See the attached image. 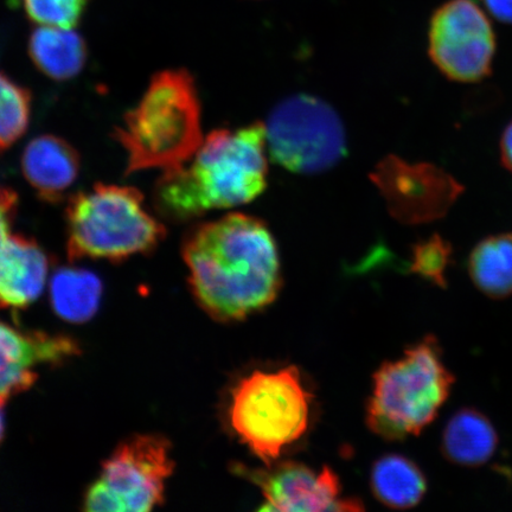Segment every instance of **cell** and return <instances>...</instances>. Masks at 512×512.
<instances>
[{
    "mask_svg": "<svg viewBox=\"0 0 512 512\" xmlns=\"http://www.w3.org/2000/svg\"><path fill=\"white\" fill-rule=\"evenodd\" d=\"M192 293L220 322L266 309L281 286L277 243L265 222L233 213L201 224L184 241Z\"/></svg>",
    "mask_w": 512,
    "mask_h": 512,
    "instance_id": "1",
    "label": "cell"
},
{
    "mask_svg": "<svg viewBox=\"0 0 512 512\" xmlns=\"http://www.w3.org/2000/svg\"><path fill=\"white\" fill-rule=\"evenodd\" d=\"M499 156L505 170L512 174V120L504 128L501 142H499Z\"/></svg>",
    "mask_w": 512,
    "mask_h": 512,
    "instance_id": "26",
    "label": "cell"
},
{
    "mask_svg": "<svg viewBox=\"0 0 512 512\" xmlns=\"http://www.w3.org/2000/svg\"><path fill=\"white\" fill-rule=\"evenodd\" d=\"M114 137L127 152L126 174L169 171L187 164L204 140L200 99L187 70H164L153 76Z\"/></svg>",
    "mask_w": 512,
    "mask_h": 512,
    "instance_id": "3",
    "label": "cell"
},
{
    "mask_svg": "<svg viewBox=\"0 0 512 512\" xmlns=\"http://www.w3.org/2000/svg\"><path fill=\"white\" fill-rule=\"evenodd\" d=\"M266 144L275 163L288 171L315 175L330 170L347 153L341 118L316 96H290L273 108Z\"/></svg>",
    "mask_w": 512,
    "mask_h": 512,
    "instance_id": "7",
    "label": "cell"
},
{
    "mask_svg": "<svg viewBox=\"0 0 512 512\" xmlns=\"http://www.w3.org/2000/svg\"><path fill=\"white\" fill-rule=\"evenodd\" d=\"M31 95L0 72V152L15 145L28 130Z\"/></svg>",
    "mask_w": 512,
    "mask_h": 512,
    "instance_id": "20",
    "label": "cell"
},
{
    "mask_svg": "<svg viewBox=\"0 0 512 512\" xmlns=\"http://www.w3.org/2000/svg\"><path fill=\"white\" fill-rule=\"evenodd\" d=\"M78 351L68 337L23 334L0 320V400L6 402L36 382L35 364L61 362Z\"/></svg>",
    "mask_w": 512,
    "mask_h": 512,
    "instance_id": "12",
    "label": "cell"
},
{
    "mask_svg": "<svg viewBox=\"0 0 512 512\" xmlns=\"http://www.w3.org/2000/svg\"><path fill=\"white\" fill-rule=\"evenodd\" d=\"M370 483L376 498L393 509L415 507L427 491L424 472L413 460L400 454H388L377 460Z\"/></svg>",
    "mask_w": 512,
    "mask_h": 512,
    "instance_id": "17",
    "label": "cell"
},
{
    "mask_svg": "<svg viewBox=\"0 0 512 512\" xmlns=\"http://www.w3.org/2000/svg\"><path fill=\"white\" fill-rule=\"evenodd\" d=\"M496 50L495 30L475 0H450L434 12L428 54L448 80L477 83L489 78Z\"/></svg>",
    "mask_w": 512,
    "mask_h": 512,
    "instance_id": "8",
    "label": "cell"
},
{
    "mask_svg": "<svg viewBox=\"0 0 512 512\" xmlns=\"http://www.w3.org/2000/svg\"><path fill=\"white\" fill-rule=\"evenodd\" d=\"M88 512H123V501L101 478L89 488L85 499Z\"/></svg>",
    "mask_w": 512,
    "mask_h": 512,
    "instance_id": "23",
    "label": "cell"
},
{
    "mask_svg": "<svg viewBox=\"0 0 512 512\" xmlns=\"http://www.w3.org/2000/svg\"><path fill=\"white\" fill-rule=\"evenodd\" d=\"M498 434L482 412L460 409L445 428L441 450L448 462L466 467L482 466L494 456Z\"/></svg>",
    "mask_w": 512,
    "mask_h": 512,
    "instance_id": "15",
    "label": "cell"
},
{
    "mask_svg": "<svg viewBox=\"0 0 512 512\" xmlns=\"http://www.w3.org/2000/svg\"><path fill=\"white\" fill-rule=\"evenodd\" d=\"M17 208V195L0 185V241L10 234L11 222Z\"/></svg>",
    "mask_w": 512,
    "mask_h": 512,
    "instance_id": "24",
    "label": "cell"
},
{
    "mask_svg": "<svg viewBox=\"0 0 512 512\" xmlns=\"http://www.w3.org/2000/svg\"><path fill=\"white\" fill-rule=\"evenodd\" d=\"M452 246L439 235L418 243L413 249L412 271L435 286H447L446 273L452 264Z\"/></svg>",
    "mask_w": 512,
    "mask_h": 512,
    "instance_id": "22",
    "label": "cell"
},
{
    "mask_svg": "<svg viewBox=\"0 0 512 512\" xmlns=\"http://www.w3.org/2000/svg\"><path fill=\"white\" fill-rule=\"evenodd\" d=\"M266 151L265 124L211 132L187 164L164 171L155 189L158 213L184 222L254 201L267 185Z\"/></svg>",
    "mask_w": 512,
    "mask_h": 512,
    "instance_id": "2",
    "label": "cell"
},
{
    "mask_svg": "<svg viewBox=\"0 0 512 512\" xmlns=\"http://www.w3.org/2000/svg\"><path fill=\"white\" fill-rule=\"evenodd\" d=\"M81 160L74 147L51 134L32 139L22 156L23 175L41 200L57 203L79 176Z\"/></svg>",
    "mask_w": 512,
    "mask_h": 512,
    "instance_id": "14",
    "label": "cell"
},
{
    "mask_svg": "<svg viewBox=\"0 0 512 512\" xmlns=\"http://www.w3.org/2000/svg\"><path fill=\"white\" fill-rule=\"evenodd\" d=\"M483 3L497 21L512 24V0H483Z\"/></svg>",
    "mask_w": 512,
    "mask_h": 512,
    "instance_id": "25",
    "label": "cell"
},
{
    "mask_svg": "<svg viewBox=\"0 0 512 512\" xmlns=\"http://www.w3.org/2000/svg\"><path fill=\"white\" fill-rule=\"evenodd\" d=\"M4 401L0 400V441L3 439L4 435V413H3V407H4Z\"/></svg>",
    "mask_w": 512,
    "mask_h": 512,
    "instance_id": "27",
    "label": "cell"
},
{
    "mask_svg": "<svg viewBox=\"0 0 512 512\" xmlns=\"http://www.w3.org/2000/svg\"><path fill=\"white\" fill-rule=\"evenodd\" d=\"M236 473L258 484L265 498L261 510L279 512L360 511L356 499L342 498L338 477L329 467L322 471L287 462L266 470L236 466Z\"/></svg>",
    "mask_w": 512,
    "mask_h": 512,
    "instance_id": "10",
    "label": "cell"
},
{
    "mask_svg": "<svg viewBox=\"0 0 512 512\" xmlns=\"http://www.w3.org/2000/svg\"><path fill=\"white\" fill-rule=\"evenodd\" d=\"M29 55L48 78L67 81L85 67L88 49L83 37L73 29L41 27L32 31Z\"/></svg>",
    "mask_w": 512,
    "mask_h": 512,
    "instance_id": "16",
    "label": "cell"
},
{
    "mask_svg": "<svg viewBox=\"0 0 512 512\" xmlns=\"http://www.w3.org/2000/svg\"><path fill=\"white\" fill-rule=\"evenodd\" d=\"M48 260L34 240L9 234L0 241V309H23L41 296Z\"/></svg>",
    "mask_w": 512,
    "mask_h": 512,
    "instance_id": "13",
    "label": "cell"
},
{
    "mask_svg": "<svg viewBox=\"0 0 512 512\" xmlns=\"http://www.w3.org/2000/svg\"><path fill=\"white\" fill-rule=\"evenodd\" d=\"M311 395L296 367L256 370L232 392L229 424L267 465L303 438L310 422Z\"/></svg>",
    "mask_w": 512,
    "mask_h": 512,
    "instance_id": "6",
    "label": "cell"
},
{
    "mask_svg": "<svg viewBox=\"0 0 512 512\" xmlns=\"http://www.w3.org/2000/svg\"><path fill=\"white\" fill-rule=\"evenodd\" d=\"M467 270L486 296L504 299L512 294V233L490 235L472 249Z\"/></svg>",
    "mask_w": 512,
    "mask_h": 512,
    "instance_id": "18",
    "label": "cell"
},
{
    "mask_svg": "<svg viewBox=\"0 0 512 512\" xmlns=\"http://www.w3.org/2000/svg\"><path fill=\"white\" fill-rule=\"evenodd\" d=\"M174 467L168 440L138 435L124 441L106 460L101 479L120 497L126 511L147 512L163 503L166 479Z\"/></svg>",
    "mask_w": 512,
    "mask_h": 512,
    "instance_id": "9",
    "label": "cell"
},
{
    "mask_svg": "<svg viewBox=\"0 0 512 512\" xmlns=\"http://www.w3.org/2000/svg\"><path fill=\"white\" fill-rule=\"evenodd\" d=\"M453 383L437 339L425 337L376 371L367 407L370 430L387 440L419 435L437 418Z\"/></svg>",
    "mask_w": 512,
    "mask_h": 512,
    "instance_id": "4",
    "label": "cell"
},
{
    "mask_svg": "<svg viewBox=\"0 0 512 512\" xmlns=\"http://www.w3.org/2000/svg\"><path fill=\"white\" fill-rule=\"evenodd\" d=\"M394 171L395 208L408 223L443 219L465 191L456 178L432 164L395 163Z\"/></svg>",
    "mask_w": 512,
    "mask_h": 512,
    "instance_id": "11",
    "label": "cell"
},
{
    "mask_svg": "<svg viewBox=\"0 0 512 512\" xmlns=\"http://www.w3.org/2000/svg\"><path fill=\"white\" fill-rule=\"evenodd\" d=\"M101 280L92 272L78 268H61L50 283L54 310L70 323H85L100 306Z\"/></svg>",
    "mask_w": 512,
    "mask_h": 512,
    "instance_id": "19",
    "label": "cell"
},
{
    "mask_svg": "<svg viewBox=\"0 0 512 512\" xmlns=\"http://www.w3.org/2000/svg\"><path fill=\"white\" fill-rule=\"evenodd\" d=\"M68 255L120 261L149 253L164 239L162 223L147 213L137 189L96 184L70 198Z\"/></svg>",
    "mask_w": 512,
    "mask_h": 512,
    "instance_id": "5",
    "label": "cell"
},
{
    "mask_svg": "<svg viewBox=\"0 0 512 512\" xmlns=\"http://www.w3.org/2000/svg\"><path fill=\"white\" fill-rule=\"evenodd\" d=\"M25 14L41 27L73 29L91 0H18Z\"/></svg>",
    "mask_w": 512,
    "mask_h": 512,
    "instance_id": "21",
    "label": "cell"
}]
</instances>
